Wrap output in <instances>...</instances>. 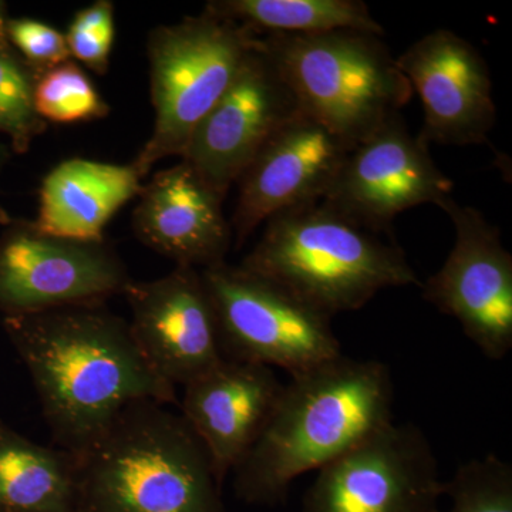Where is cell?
<instances>
[{
  "mask_svg": "<svg viewBox=\"0 0 512 512\" xmlns=\"http://www.w3.org/2000/svg\"><path fill=\"white\" fill-rule=\"evenodd\" d=\"M439 207L456 241L440 271L421 284L424 301L457 319L488 359L503 360L512 349V255L500 229L476 208L453 197Z\"/></svg>",
  "mask_w": 512,
  "mask_h": 512,
  "instance_id": "30bf717a",
  "label": "cell"
},
{
  "mask_svg": "<svg viewBox=\"0 0 512 512\" xmlns=\"http://www.w3.org/2000/svg\"><path fill=\"white\" fill-rule=\"evenodd\" d=\"M134 164L69 158L43 178L36 229L52 237L104 242L111 218L138 197L143 184Z\"/></svg>",
  "mask_w": 512,
  "mask_h": 512,
  "instance_id": "ac0fdd59",
  "label": "cell"
},
{
  "mask_svg": "<svg viewBox=\"0 0 512 512\" xmlns=\"http://www.w3.org/2000/svg\"><path fill=\"white\" fill-rule=\"evenodd\" d=\"M35 107L46 123L57 124L104 119L110 113L107 101L74 60L37 77Z\"/></svg>",
  "mask_w": 512,
  "mask_h": 512,
  "instance_id": "7402d4cb",
  "label": "cell"
},
{
  "mask_svg": "<svg viewBox=\"0 0 512 512\" xmlns=\"http://www.w3.org/2000/svg\"><path fill=\"white\" fill-rule=\"evenodd\" d=\"M73 457L80 512H225L207 448L164 404H128Z\"/></svg>",
  "mask_w": 512,
  "mask_h": 512,
  "instance_id": "3957f363",
  "label": "cell"
},
{
  "mask_svg": "<svg viewBox=\"0 0 512 512\" xmlns=\"http://www.w3.org/2000/svg\"><path fill=\"white\" fill-rule=\"evenodd\" d=\"M0 512H80L73 454L33 443L0 420Z\"/></svg>",
  "mask_w": 512,
  "mask_h": 512,
  "instance_id": "d6986e66",
  "label": "cell"
},
{
  "mask_svg": "<svg viewBox=\"0 0 512 512\" xmlns=\"http://www.w3.org/2000/svg\"><path fill=\"white\" fill-rule=\"evenodd\" d=\"M299 110L352 146L365 140L413 96L382 36L355 30L322 35H264Z\"/></svg>",
  "mask_w": 512,
  "mask_h": 512,
  "instance_id": "5b68a950",
  "label": "cell"
},
{
  "mask_svg": "<svg viewBox=\"0 0 512 512\" xmlns=\"http://www.w3.org/2000/svg\"><path fill=\"white\" fill-rule=\"evenodd\" d=\"M299 111L258 36L234 82L192 134L181 160L225 200L266 141Z\"/></svg>",
  "mask_w": 512,
  "mask_h": 512,
  "instance_id": "8fae6325",
  "label": "cell"
},
{
  "mask_svg": "<svg viewBox=\"0 0 512 512\" xmlns=\"http://www.w3.org/2000/svg\"><path fill=\"white\" fill-rule=\"evenodd\" d=\"M282 387L271 367L227 357L185 386L184 420L207 448L221 485L254 446Z\"/></svg>",
  "mask_w": 512,
  "mask_h": 512,
  "instance_id": "e0dca14e",
  "label": "cell"
},
{
  "mask_svg": "<svg viewBox=\"0 0 512 512\" xmlns=\"http://www.w3.org/2000/svg\"><path fill=\"white\" fill-rule=\"evenodd\" d=\"M224 198L187 161L158 171L143 185L133 229L146 247L175 265L202 269L225 261L232 229Z\"/></svg>",
  "mask_w": 512,
  "mask_h": 512,
  "instance_id": "2e32d148",
  "label": "cell"
},
{
  "mask_svg": "<svg viewBox=\"0 0 512 512\" xmlns=\"http://www.w3.org/2000/svg\"><path fill=\"white\" fill-rule=\"evenodd\" d=\"M5 33L9 45L37 77L72 60L64 33L45 22L30 18H9Z\"/></svg>",
  "mask_w": 512,
  "mask_h": 512,
  "instance_id": "d4e9b609",
  "label": "cell"
},
{
  "mask_svg": "<svg viewBox=\"0 0 512 512\" xmlns=\"http://www.w3.org/2000/svg\"><path fill=\"white\" fill-rule=\"evenodd\" d=\"M258 35L208 10L148 37L153 133L133 161L146 177L158 161L183 157L192 134L234 82Z\"/></svg>",
  "mask_w": 512,
  "mask_h": 512,
  "instance_id": "8992f818",
  "label": "cell"
},
{
  "mask_svg": "<svg viewBox=\"0 0 512 512\" xmlns=\"http://www.w3.org/2000/svg\"><path fill=\"white\" fill-rule=\"evenodd\" d=\"M8 19V8H6V3L0 0V43L8 42V40H6L5 33V26Z\"/></svg>",
  "mask_w": 512,
  "mask_h": 512,
  "instance_id": "4316f807",
  "label": "cell"
},
{
  "mask_svg": "<svg viewBox=\"0 0 512 512\" xmlns=\"http://www.w3.org/2000/svg\"><path fill=\"white\" fill-rule=\"evenodd\" d=\"M222 355L289 375L342 355L329 316L264 276L227 262L202 269Z\"/></svg>",
  "mask_w": 512,
  "mask_h": 512,
  "instance_id": "52a82bcc",
  "label": "cell"
},
{
  "mask_svg": "<svg viewBox=\"0 0 512 512\" xmlns=\"http://www.w3.org/2000/svg\"><path fill=\"white\" fill-rule=\"evenodd\" d=\"M444 495L448 512H512V466L494 454L474 458L446 481Z\"/></svg>",
  "mask_w": 512,
  "mask_h": 512,
  "instance_id": "603a6c76",
  "label": "cell"
},
{
  "mask_svg": "<svg viewBox=\"0 0 512 512\" xmlns=\"http://www.w3.org/2000/svg\"><path fill=\"white\" fill-rule=\"evenodd\" d=\"M204 9L255 35H322L336 30L384 35L362 0H212Z\"/></svg>",
  "mask_w": 512,
  "mask_h": 512,
  "instance_id": "ffe728a7",
  "label": "cell"
},
{
  "mask_svg": "<svg viewBox=\"0 0 512 512\" xmlns=\"http://www.w3.org/2000/svg\"><path fill=\"white\" fill-rule=\"evenodd\" d=\"M123 295L133 313L131 335L165 382L187 386L224 359L214 303L200 269L177 265L156 281L131 279Z\"/></svg>",
  "mask_w": 512,
  "mask_h": 512,
  "instance_id": "4fadbf2b",
  "label": "cell"
},
{
  "mask_svg": "<svg viewBox=\"0 0 512 512\" xmlns=\"http://www.w3.org/2000/svg\"><path fill=\"white\" fill-rule=\"evenodd\" d=\"M389 366L340 355L291 375L254 446L234 468L249 504L285 503L296 478L319 470L393 421Z\"/></svg>",
  "mask_w": 512,
  "mask_h": 512,
  "instance_id": "7a4b0ae2",
  "label": "cell"
},
{
  "mask_svg": "<svg viewBox=\"0 0 512 512\" xmlns=\"http://www.w3.org/2000/svg\"><path fill=\"white\" fill-rule=\"evenodd\" d=\"M10 154H12V148H10L9 144L3 143V141L0 140V173H2L6 163H8ZM12 221V217H10L8 211L0 204V225H5L6 227V225H9Z\"/></svg>",
  "mask_w": 512,
  "mask_h": 512,
  "instance_id": "484cf974",
  "label": "cell"
},
{
  "mask_svg": "<svg viewBox=\"0 0 512 512\" xmlns=\"http://www.w3.org/2000/svg\"><path fill=\"white\" fill-rule=\"evenodd\" d=\"M396 64L423 104V143H488L497 107L490 69L476 47L451 30L437 29L396 57Z\"/></svg>",
  "mask_w": 512,
  "mask_h": 512,
  "instance_id": "5bb4252c",
  "label": "cell"
},
{
  "mask_svg": "<svg viewBox=\"0 0 512 512\" xmlns=\"http://www.w3.org/2000/svg\"><path fill=\"white\" fill-rule=\"evenodd\" d=\"M130 281L126 265L106 241L52 237L32 221H12L0 235L3 316L104 303Z\"/></svg>",
  "mask_w": 512,
  "mask_h": 512,
  "instance_id": "9c48e42d",
  "label": "cell"
},
{
  "mask_svg": "<svg viewBox=\"0 0 512 512\" xmlns=\"http://www.w3.org/2000/svg\"><path fill=\"white\" fill-rule=\"evenodd\" d=\"M37 74L12 49L0 43V134L9 138L13 153H28L47 123L37 114L35 86Z\"/></svg>",
  "mask_w": 512,
  "mask_h": 512,
  "instance_id": "44dd1931",
  "label": "cell"
},
{
  "mask_svg": "<svg viewBox=\"0 0 512 512\" xmlns=\"http://www.w3.org/2000/svg\"><path fill=\"white\" fill-rule=\"evenodd\" d=\"M444 484L426 434L392 421L319 468L302 512H440Z\"/></svg>",
  "mask_w": 512,
  "mask_h": 512,
  "instance_id": "ba28073f",
  "label": "cell"
},
{
  "mask_svg": "<svg viewBox=\"0 0 512 512\" xmlns=\"http://www.w3.org/2000/svg\"><path fill=\"white\" fill-rule=\"evenodd\" d=\"M3 329L28 367L53 439L73 456L128 404L177 403L130 325L104 303L3 316Z\"/></svg>",
  "mask_w": 512,
  "mask_h": 512,
  "instance_id": "6da1fadb",
  "label": "cell"
},
{
  "mask_svg": "<svg viewBox=\"0 0 512 512\" xmlns=\"http://www.w3.org/2000/svg\"><path fill=\"white\" fill-rule=\"evenodd\" d=\"M64 36L72 60L104 76L109 70L111 50L116 39L113 2L97 0L87 8L80 9Z\"/></svg>",
  "mask_w": 512,
  "mask_h": 512,
  "instance_id": "cb8c5ba5",
  "label": "cell"
},
{
  "mask_svg": "<svg viewBox=\"0 0 512 512\" xmlns=\"http://www.w3.org/2000/svg\"><path fill=\"white\" fill-rule=\"evenodd\" d=\"M453 188L399 114L350 150L325 200L369 227L393 232L397 215L440 205Z\"/></svg>",
  "mask_w": 512,
  "mask_h": 512,
  "instance_id": "7c38bea8",
  "label": "cell"
},
{
  "mask_svg": "<svg viewBox=\"0 0 512 512\" xmlns=\"http://www.w3.org/2000/svg\"><path fill=\"white\" fill-rule=\"evenodd\" d=\"M353 147L302 111L279 128L239 175L237 248L279 212L325 198Z\"/></svg>",
  "mask_w": 512,
  "mask_h": 512,
  "instance_id": "9a60e30c",
  "label": "cell"
},
{
  "mask_svg": "<svg viewBox=\"0 0 512 512\" xmlns=\"http://www.w3.org/2000/svg\"><path fill=\"white\" fill-rule=\"evenodd\" d=\"M332 316L387 288L421 286L393 232L380 231L325 198L279 212L241 264Z\"/></svg>",
  "mask_w": 512,
  "mask_h": 512,
  "instance_id": "277c9868",
  "label": "cell"
}]
</instances>
